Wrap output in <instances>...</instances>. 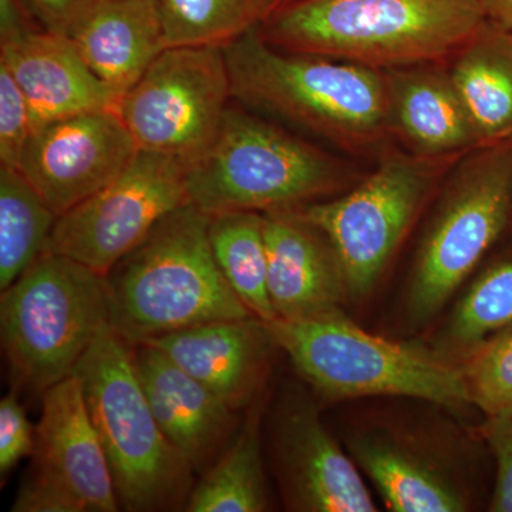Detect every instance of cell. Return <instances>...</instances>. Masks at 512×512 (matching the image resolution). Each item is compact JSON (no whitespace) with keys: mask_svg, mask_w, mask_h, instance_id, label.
Returning <instances> with one entry per match:
<instances>
[{"mask_svg":"<svg viewBox=\"0 0 512 512\" xmlns=\"http://www.w3.org/2000/svg\"><path fill=\"white\" fill-rule=\"evenodd\" d=\"M487 20L484 0H293L259 32L284 52L389 70L453 57Z\"/></svg>","mask_w":512,"mask_h":512,"instance_id":"1","label":"cell"},{"mask_svg":"<svg viewBox=\"0 0 512 512\" xmlns=\"http://www.w3.org/2000/svg\"><path fill=\"white\" fill-rule=\"evenodd\" d=\"M232 100L349 151H372L390 134L383 70L276 49L259 28L224 46Z\"/></svg>","mask_w":512,"mask_h":512,"instance_id":"2","label":"cell"},{"mask_svg":"<svg viewBox=\"0 0 512 512\" xmlns=\"http://www.w3.org/2000/svg\"><path fill=\"white\" fill-rule=\"evenodd\" d=\"M211 217L185 204L106 275L110 326L130 345L215 320L251 318L215 261Z\"/></svg>","mask_w":512,"mask_h":512,"instance_id":"3","label":"cell"},{"mask_svg":"<svg viewBox=\"0 0 512 512\" xmlns=\"http://www.w3.org/2000/svg\"><path fill=\"white\" fill-rule=\"evenodd\" d=\"M348 165L231 104L217 137L188 164V200L208 215L301 208L348 183Z\"/></svg>","mask_w":512,"mask_h":512,"instance_id":"4","label":"cell"},{"mask_svg":"<svg viewBox=\"0 0 512 512\" xmlns=\"http://www.w3.org/2000/svg\"><path fill=\"white\" fill-rule=\"evenodd\" d=\"M74 375L82 382L120 507L131 512L184 507L194 468L158 426L138 379L133 345L107 326Z\"/></svg>","mask_w":512,"mask_h":512,"instance_id":"5","label":"cell"},{"mask_svg":"<svg viewBox=\"0 0 512 512\" xmlns=\"http://www.w3.org/2000/svg\"><path fill=\"white\" fill-rule=\"evenodd\" d=\"M268 326L303 379L329 399L403 396L447 407L471 403L464 372L420 346L365 332L339 309Z\"/></svg>","mask_w":512,"mask_h":512,"instance_id":"6","label":"cell"},{"mask_svg":"<svg viewBox=\"0 0 512 512\" xmlns=\"http://www.w3.org/2000/svg\"><path fill=\"white\" fill-rule=\"evenodd\" d=\"M110 326L106 275L45 251L2 291V346L16 380L33 392L72 376Z\"/></svg>","mask_w":512,"mask_h":512,"instance_id":"7","label":"cell"},{"mask_svg":"<svg viewBox=\"0 0 512 512\" xmlns=\"http://www.w3.org/2000/svg\"><path fill=\"white\" fill-rule=\"evenodd\" d=\"M512 212V138L457 163L414 264L410 313L427 320L503 234Z\"/></svg>","mask_w":512,"mask_h":512,"instance_id":"8","label":"cell"},{"mask_svg":"<svg viewBox=\"0 0 512 512\" xmlns=\"http://www.w3.org/2000/svg\"><path fill=\"white\" fill-rule=\"evenodd\" d=\"M463 157L387 151L348 194L299 208L335 249L350 295L372 291L434 185Z\"/></svg>","mask_w":512,"mask_h":512,"instance_id":"9","label":"cell"},{"mask_svg":"<svg viewBox=\"0 0 512 512\" xmlns=\"http://www.w3.org/2000/svg\"><path fill=\"white\" fill-rule=\"evenodd\" d=\"M232 101L224 47L168 46L117 113L138 150L191 164L217 137Z\"/></svg>","mask_w":512,"mask_h":512,"instance_id":"10","label":"cell"},{"mask_svg":"<svg viewBox=\"0 0 512 512\" xmlns=\"http://www.w3.org/2000/svg\"><path fill=\"white\" fill-rule=\"evenodd\" d=\"M188 164L138 150L126 170L60 215L45 251L107 275L171 212L188 200Z\"/></svg>","mask_w":512,"mask_h":512,"instance_id":"11","label":"cell"},{"mask_svg":"<svg viewBox=\"0 0 512 512\" xmlns=\"http://www.w3.org/2000/svg\"><path fill=\"white\" fill-rule=\"evenodd\" d=\"M137 153L117 110L90 111L36 128L19 171L60 217L116 180Z\"/></svg>","mask_w":512,"mask_h":512,"instance_id":"12","label":"cell"},{"mask_svg":"<svg viewBox=\"0 0 512 512\" xmlns=\"http://www.w3.org/2000/svg\"><path fill=\"white\" fill-rule=\"evenodd\" d=\"M42 396L33 453L37 471L69 491L84 512L121 510L79 376L73 373Z\"/></svg>","mask_w":512,"mask_h":512,"instance_id":"13","label":"cell"},{"mask_svg":"<svg viewBox=\"0 0 512 512\" xmlns=\"http://www.w3.org/2000/svg\"><path fill=\"white\" fill-rule=\"evenodd\" d=\"M268 291L276 319H301L339 309L348 292L328 238L299 208L265 212Z\"/></svg>","mask_w":512,"mask_h":512,"instance_id":"14","label":"cell"},{"mask_svg":"<svg viewBox=\"0 0 512 512\" xmlns=\"http://www.w3.org/2000/svg\"><path fill=\"white\" fill-rule=\"evenodd\" d=\"M278 454L286 493L295 510L375 512L352 460L306 403L293 404L278 426Z\"/></svg>","mask_w":512,"mask_h":512,"instance_id":"15","label":"cell"},{"mask_svg":"<svg viewBox=\"0 0 512 512\" xmlns=\"http://www.w3.org/2000/svg\"><path fill=\"white\" fill-rule=\"evenodd\" d=\"M0 64L28 100L33 131L76 114L119 107L116 94L87 66L69 37L36 29L0 42Z\"/></svg>","mask_w":512,"mask_h":512,"instance_id":"16","label":"cell"},{"mask_svg":"<svg viewBox=\"0 0 512 512\" xmlns=\"http://www.w3.org/2000/svg\"><path fill=\"white\" fill-rule=\"evenodd\" d=\"M143 343L161 350L234 410L251 402L268 348L275 345L268 323L256 316L202 323Z\"/></svg>","mask_w":512,"mask_h":512,"instance_id":"17","label":"cell"},{"mask_svg":"<svg viewBox=\"0 0 512 512\" xmlns=\"http://www.w3.org/2000/svg\"><path fill=\"white\" fill-rule=\"evenodd\" d=\"M138 379L158 426L194 470L207 466L232 427V412L218 394L161 350L133 345Z\"/></svg>","mask_w":512,"mask_h":512,"instance_id":"18","label":"cell"},{"mask_svg":"<svg viewBox=\"0 0 512 512\" xmlns=\"http://www.w3.org/2000/svg\"><path fill=\"white\" fill-rule=\"evenodd\" d=\"M389 127L410 153L466 156L480 148L476 130L448 70L430 64L383 70Z\"/></svg>","mask_w":512,"mask_h":512,"instance_id":"19","label":"cell"},{"mask_svg":"<svg viewBox=\"0 0 512 512\" xmlns=\"http://www.w3.org/2000/svg\"><path fill=\"white\" fill-rule=\"evenodd\" d=\"M70 39L120 103L167 47L161 0H96Z\"/></svg>","mask_w":512,"mask_h":512,"instance_id":"20","label":"cell"},{"mask_svg":"<svg viewBox=\"0 0 512 512\" xmlns=\"http://www.w3.org/2000/svg\"><path fill=\"white\" fill-rule=\"evenodd\" d=\"M451 80L480 147L512 138V33L490 19L453 56Z\"/></svg>","mask_w":512,"mask_h":512,"instance_id":"21","label":"cell"},{"mask_svg":"<svg viewBox=\"0 0 512 512\" xmlns=\"http://www.w3.org/2000/svg\"><path fill=\"white\" fill-rule=\"evenodd\" d=\"M352 453L396 512H460L466 501L456 487L410 451L380 439L359 437Z\"/></svg>","mask_w":512,"mask_h":512,"instance_id":"22","label":"cell"},{"mask_svg":"<svg viewBox=\"0 0 512 512\" xmlns=\"http://www.w3.org/2000/svg\"><path fill=\"white\" fill-rule=\"evenodd\" d=\"M210 241L215 261L232 291L256 318L274 322L268 291V252L264 215L222 212L210 215Z\"/></svg>","mask_w":512,"mask_h":512,"instance_id":"23","label":"cell"},{"mask_svg":"<svg viewBox=\"0 0 512 512\" xmlns=\"http://www.w3.org/2000/svg\"><path fill=\"white\" fill-rule=\"evenodd\" d=\"M259 414H249L231 446L192 487L188 512H262L268 493L262 463Z\"/></svg>","mask_w":512,"mask_h":512,"instance_id":"24","label":"cell"},{"mask_svg":"<svg viewBox=\"0 0 512 512\" xmlns=\"http://www.w3.org/2000/svg\"><path fill=\"white\" fill-rule=\"evenodd\" d=\"M59 215L19 170L0 165V289L45 252Z\"/></svg>","mask_w":512,"mask_h":512,"instance_id":"25","label":"cell"},{"mask_svg":"<svg viewBox=\"0 0 512 512\" xmlns=\"http://www.w3.org/2000/svg\"><path fill=\"white\" fill-rule=\"evenodd\" d=\"M281 0H161L168 46H222L259 28Z\"/></svg>","mask_w":512,"mask_h":512,"instance_id":"26","label":"cell"},{"mask_svg":"<svg viewBox=\"0 0 512 512\" xmlns=\"http://www.w3.org/2000/svg\"><path fill=\"white\" fill-rule=\"evenodd\" d=\"M510 325L512 256L491 266L474 282L448 322L446 340L457 348H471Z\"/></svg>","mask_w":512,"mask_h":512,"instance_id":"27","label":"cell"},{"mask_svg":"<svg viewBox=\"0 0 512 512\" xmlns=\"http://www.w3.org/2000/svg\"><path fill=\"white\" fill-rule=\"evenodd\" d=\"M464 377L471 403L487 416L512 410V325L483 340Z\"/></svg>","mask_w":512,"mask_h":512,"instance_id":"28","label":"cell"},{"mask_svg":"<svg viewBox=\"0 0 512 512\" xmlns=\"http://www.w3.org/2000/svg\"><path fill=\"white\" fill-rule=\"evenodd\" d=\"M32 134L28 100L9 70L0 64V165L19 170Z\"/></svg>","mask_w":512,"mask_h":512,"instance_id":"29","label":"cell"},{"mask_svg":"<svg viewBox=\"0 0 512 512\" xmlns=\"http://www.w3.org/2000/svg\"><path fill=\"white\" fill-rule=\"evenodd\" d=\"M36 429L26 416L18 394L9 393L0 402V476L2 483L23 458L35 453Z\"/></svg>","mask_w":512,"mask_h":512,"instance_id":"30","label":"cell"},{"mask_svg":"<svg viewBox=\"0 0 512 512\" xmlns=\"http://www.w3.org/2000/svg\"><path fill=\"white\" fill-rule=\"evenodd\" d=\"M483 430L497 461L490 511L512 512V410L488 416Z\"/></svg>","mask_w":512,"mask_h":512,"instance_id":"31","label":"cell"},{"mask_svg":"<svg viewBox=\"0 0 512 512\" xmlns=\"http://www.w3.org/2000/svg\"><path fill=\"white\" fill-rule=\"evenodd\" d=\"M12 511L84 512L82 505L69 491L39 471L19 488Z\"/></svg>","mask_w":512,"mask_h":512,"instance_id":"32","label":"cell"},{"mask_svg":"<svg viewBox=\"0 0 512 512\" xmlns=\"http://www.w3.org/2000/svg\"><path fill=\"white\" fill-rule=\"evenodd\" d=\"M25 3L40 29L70 39L96 0H25Z\"/></svg>","mask_w":512,"mask_h":512,"instance_id":"33","label":"cell"},{"mask_svg":"<svg viewBox=\"0 0 512 512\" xmlns=\"http://www.w3.org/2000/svg\"><path fill=\"white\" fill-rule=\"evenodd\" d=\"M32 18L25 0H0V42L18 39L39 29L30 22Z\"/></svg>","mask_w":512,"mask_h":512,"instance_id":"34","label":"cell"},{"mask_svg":"<svg viewBox=\"0 0 512 512\" xmlns=\"http://www.w3.org/2000/svg\"><path fill=\"white\" fill-rule=\"evenodd\" d=\"M488 19L512 33V0H484Z\"/></svg>","mask_w":512,"mask_h":512,"instance_id":"35","label":"cell"},{"mask_svg":"<svg viewBox=\"0 0 512 512\" xmlns=\"http://www.w3.org/2000/svg\"><path fill=\"white\" fill-rule=\"evenodd\" d=\"M288 2H293V0H281V5H282V3H288Z\"/></svg>","mask_w":512,"mask_h":512,"instance_id":"36","label":"cell"}]
</instances>
